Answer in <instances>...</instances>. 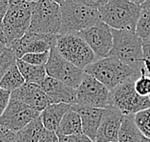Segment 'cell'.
I'll return each instance as SVG.
<instances>
[{"label":"cell","instance_id":"6da1fadb","mask_svg":"<svg viewBox=\"0 0 150 142\" xmlns=\"http://www.w3.org/2000/svg\"><path fill=\"white\" fill-rule=\"evenodd\" d=\"M35 1L10 0L8 11L1 23V42L6 48L22 38L29 31Z\"/></svg>","mask_w":150,"mask_h":142},{"label":"cell","instance_id":"7a4b0ae2","mask_svg":"<svg viewBox=\"0 0 150 142\" xmlns=\"http://www.w3.org/2000/svg\"><path fill=\"white\" fill-rule=\"evenodd\" d=\"M84 72L98 80L110 92L127 80H136L141 75V72L113 56L96 60L84 70Z\"/></svg>","mask_w":150,"mask_h":142},{"label":"cell","instance_id":"3957f363","mask_svg":"<svg viewBox=\"0 0 150 142\" xmlns=\"http://www.w3.org/2000/svg\"><path fill=\"white\" fill-rule=\"evenodd\" d=\"M142 1L128 0H107L98 12L100 20L114 30L136 31L138 19L141 13Z\"/></svg>","mask_w":150,"mask_h":142},{"label":"cell","instance_id":"277c9868","mask_svg":"<svg viewBox=\"0 0 150 142\" xmlns=\"http://www.w3.org/2000/svg\"><path fill=\"white\" fill-rule=\"evenodd\" d=\"M57 2L61 11V28L58 34H79L100 20L98 10L84 5L81 0Z\"/></svg>","mask_w":150,"mask_h":142},{"label":"cell","instance_id":"5b68a950","mask_svg":"<svg viewBox=\"0 0 150 142\" xmlns=\"http://www.w3.org/2000/svg\"><path fill=\"white\" fill-rule=\"evenodd\" d=\"M112 30L113 47L109 56L118 58L134 70L141 72L144 68L142 40L136 32L129 30Z\"/></svg>","mask_w":150,"mask_h":142},{"label":"cell","instance_id":"8992f818","mask_svg":"<svg viewBox=\"0 0 150 142\" xmlns=\"http://www.w3.org/2000/svg\"><path fill=\"white\" fill-rule=\"evenodd\" d=\"M56 48L65 60L83 71L98 60L92 49L79 34H57Z\"/></svg>","mask_w":150,"mask_h":142},{"label":"cell","instance_id":"52a82bcc","mask_svg":"<svg viewBox=\"0 0 150 142\" xmlns=\"http://www.w3.org/2000/svg\"><path fill=\"white\" fill-rule=\"evenodd\" d=\"M61 28V11L57 1H35L29 32L57 35Z\"/></svg>","mask_w":150,"mask_h":142},{"label":"cell","instance_id":"ba28073f","mask_svg":"<svg viewBox=\"0 0 150 142\" xmlns=\"http://www.w3.org/2000/svg\"><path fill=\"white\" fill-rule=\"evenodd\" d=\"M136 80H127L110 92V106L117 108L123 115H135L150 108L149 97H144L135 91Z\"/></svg>","mask_w":150,"mask_h":142},{"label":"cell","instance_id":"9c48e42d","mask_svg":"<svg viewBox=\"0 0 150 142\" xmlns=\"http://www.w3.org/2000/svg\"><path fill=\"white\" fill-rule=\"evenodd\" d=\"M110 91L93 76L85 74L76 89V105L79 107L106 109L110 106Z\"/></svg>","mask_w":150,"mask_h":142},{"label":"cell","instance_id":"30bf717a","mask_svg":"<svg viewBox=\"0 0 150 142\" xmlns=\"http://www.w3.org/2000/svg\"><path fill=\"white\" fill-rule=\"evenodd\" d=\"M45 68L48 76L64 83L75 90L81 83L85 75L83 70H80L68 62L58 53L56 44L51 48L50 57Z\"/></svg>","mask_w":150,"mask_h":142},{"label":"cell","instance_id":"8fae6325","mask_svg":"<svg viewBox=\"0 0 150 142\" xmlns=\"http://www.w3.org/2000/svg\"><path fill=\"white\" fill-rule=\"evenodd\" d=\"M40 112L31 108L21 101L11 98L8 107L0 116V126L17 133L33 120L39 117Z\"/></svg>","mask_w":150,"mask_h":142},{"label":"cell","instance_id":"7c38bea8","mask_svg":"<svg viewBox=\"0 0 150 142\" xmlns=\"http://www.w3.org/2000/svg\"><path fill=\"white\" fill-rule=\"evenodd\" d=\"M94 52L98 59L109 56L113 47L111 28L100 20L94 26L79 32Z\"/></svg>","mask_w":150,"mask_h":142},{"label":"cell","instance_id":"4fadbf2b","mask_svg":"<svg viewBox=\"0 0 150 142\" xmlns=\"http://www.w3.org/2000/svg\"><path fill=\"white\" fill-rule=\"evenodd\" d=\"M57 35L43 34L27 32L22 38L13 42L8 48L13 52L17 59H21L26 53H39L50 52L56 44Z\"/></svg>","mask_w":150,"mask_h":142},{"label":"cell","instance_id":"5bb4252c","mask_svg":"<svg viewBox=\"0 0 150 142\" xmlns=\"http://www.w3.org/2000/svg\"><path fill=\"white\" fill-rule=\"evenodd\" d=\"M123 115L118 109L109 106L104 109L103 115L98 130L96 142H118V136Z\"/></svg>","mask_w":150,"mask_h":142},{"label":"cell","instance_id":"9a60e30c","mask_svg":"<svg viewBox=\"0 0 150 142\" xmlns=\"http://www.w3.org/2000/svg\"><path fill=\"white\" fill-rule=\"evenodd\" d=\"M11 98H14L41 112L49 105L53 104L41 87L36 84H25L14 92L11 93Z\"/></svg>","mask_w":150,"mask_h":142},{"label":"cell","instance_id":"2e32d148","mask_svg":"<svg viewBox=\"0 0 150 142\" xmlns=\"http://www.w3.org/2000/svg\"><path fill=\"white\" fill-rule=\"evenodd\" d=\"M39 86L44 91L53 104L65 103L71 106L76 105V90L64 83L47 75L44 81Z\"/></svg>","mask_w":150,"mask_h":142},{"label":"cell","instance_id":"e0dca14e","mask_svg":"<svg viewBox=\"0 0 150 142\" xmlns=\"http://www.w3.org/2000/svg\"><path fill=\"white\" fill-rule=\"evenodd\" d=\"M80 116L82 124V134L89 137L93 142H96L98 130L100 128L104 109L79 107L78 105L72 106Z\"/></svg>","mask_w":150,"mask_h":142},{"label":"cell","instance_id":"ac0fdd59","mask_svg":"<svg viewBox=\"0 0 150 142\" xmlns=\"http://www.w3.org/2000/svg\"><path fill=\"white\" fill-rule=\"evenodd\" d=\"M71 109L72 106L69 104H51L40 112L39 118L46 130L52 131V132H57L63 116Z\"/></svg>","mask_w":150,"mask_h":142},{"label":"cell","instance_id":"d6986e66","mask_svg":"<svg viewBox=\"0 0 150 142\" xmlns=\"http://www.w3.org/2000/svg\"><path fill=\"white\" fill-rule=\"evenodd\" d=\"M57 136H74L82 134V124L80 116L74 109H71L63 116L57 131Z\"/></svg>","mask_w":150,"mask_h":142},{"label":"cell","instance_id":"ffe728a7","mask_svg":"<svg viewBox=\"0 0 150 142\" xmlns=\"http://www.w3.org/2000/svg\"><path fill=\"white\" fill-rule=\"evenodd\" d=\"M16 65L23 76L25 83L40 85L47 77L45 66H35L24 62L21 59H17Z\"/></svg>","mask_w":150,"mask_h":142},{"label":"cell","instance_id":"44dd1931","mask_svg":"<svg viewBox=\"0 0 150 142\" xmlns=\"http://www.w3.org/2000/svg\"><path fill=\"white\" fill-rule=\"evenodd\" d=\"M144 137L135 123L134 115H123L118 142H142Z\"/></svg>","mask_w":150,"mask_h":142},{"label":"cell","instance_id":"7402d4cb","mask_svg":"<svg viewBox=\"0 0 150 142\" xmlns=\"http://www.w3.org/2000/svg\"><path fill=\"white\" fill-rule=\"evenodd\" d=\"M45 128L39 117L33 120L22 130L16 133V142H38Z\"/></svg>","mask_w":150,"mask_h":142},{"label":"cell","instance_id":"603a6c76","mask_svg":"<svg viewBox=\"0 0 150 142\" xmlns=\"http://www.w3.org/2000/svg\"><path fill=\"white\" fill-rule=\"evenodd\" d=\"M24 84L25 80L23 76L21 75L19 69L17 68V65L14 64L2 77L1 81H0V88L13 93L21 88Z\"/></svg>","mask_w":150,"mask_h":142},{"label":"cell","instance_id":"cb8c5ba5","mask_svg":"<svg viewBox=\"0 0 150 142\" xmlns=\"http://www.w3.org/2000/svg\"><path fill=\"white\" fill-rule=\"evenodd\" d=\"M135 32L142 41L150 40V10L142 8Z\"/></svg>","mask_w":150,"mask_h":142},{"label":"cell","instance_id":"d4e9b609","mask_svg":"<svg viewBox=\"0 0 150 142\" xmlns=\"http://www.w3.org/2000/svg\"><path fill=\"white\" fill-rule=\"evenodd\" d=\"M134 119L142 136L150 138V108L136 114L134 115Z\"/></svg>","mask_w":150,"mask_h":142},{"label":"cell","instance_id":"484cf974","mask_svg":"<svg viewBox=\"0 0 150 142\" xmlns=\"http://www.w3.org/2000/svg\"><path fill=\"white\" fill-rule=\"evenodd\" d=\"M135 91L141 96L148 97L150 96V76L146 74L144 68L141 70V75L134 83Z\"/></svg>","mask_w":150,"mask_h":142},{"label":"cell","instance_id":"4316f807","mask_svg":"<svg viewBox=\"0 0 150 142\" xmlns=\"http://www.w3.org/2000/svg\"><path fill=\"white\" fill-rule=\"evenodd\" d=\"M17 58L14 56L13 52L9 48H6L1 54H0V81H1L2 77L9 69L16 64Z\"/></svg>","mask_w":150,"mask_h":142},{"label":"cell","instance_id":"83f0119b","mask_svg":"<svg viewBox=\"0 0 150 142\" xmlns=\"http://www.w3.org/2000/svg\"><path fill=\"white\" fill-rule=\"evenodd\" d=\"M50 57V52L39 53H26L21 60L35 66H46Z\"/></svg>","mask_w":150,"mask_h":142},{"label":"cell","instance_id":"f1b7e54d","mask_svg":"<svg viewBox=\"0 0 150 142\" xmlns=\"http://www.w3.org/2000/svg\"><path fill=\"white\" fill-rule=\"evenodd\" d=\"M142 53H144V68L150 76V40L142 41Z\"/></svg>","mask_w":150,"mask_h":142},{"label":"cell","instance_id":"f546056e","mask_svg":"<svg viewBox=\"0 0 150 142\" xmlns=\"http://www.w3.org/2000/svg\"><path fill=\"white\" fill-rule=\"evenodd\" d=\"M59 142H93L85 134H74V136H57Z\"/></svg>","mask_w":150,"mask_h":142},{"label":"cell","instance_id":"4dcf8cb0","mask_svg":"<svg viewBox=\"0 0 150 142\" xmlns=\"http://www.w3.org/2000/svg\"><path fill=\"white\" fill-rule=\"evenodd\" d=\"M0 142H16V133L0 126Z\"/></svg>","mask_w":150,"mask_h":142},{"label":"cell","instance_id":"1f68e13d","mask_svg":"<svg viewBox=\"0 0 150 142\" xmlns=\"http://www.w3.org/2000/svg\"><path fill=\"white\" fill-rule=\"evenodd\" d=\"M10 99H11V93L0 88V116L3 115L6 108L8 107Z\"/></svg>","mask_w":150,"mask_h":142},{"label":"cell","instance_id":"d6a6232c","mask_svg":"<svg viewBox=\"0 0 150 142\" xmlns=\"http://www.w3.org/2000/svg\"><path fill=\"white\" fill-rule=\"evenodd\" d=\"M38 142H59V138H58L56 132H52V131L45 129Z\"/></svg>","mask_w":150,"mask_h":142},{"label":"cell","instance_id":"836d02e7","mask_svg":"<svg viewBox=\"0 0 150 142\" xmlns=\"http://www.w3.org/2000/svg\"><path fill=\"white\" fill-rule=\"evenodd\" d=\"M10 1L8 0H0V24L2 23V20L4 18L5 14L8 11Z\"/></svg>","mask_w":150,"mask_h":142},{"label":"cell","instance_id":"e575fe53","mask_svg":"<svg viewBox=\"0 0 150 142\" xmlns=\"http://www.w3.org/2000/svg\"><path fill=\"white\" fill-rule=\"evenodd\" d=\"M141 8L150 10V1H148V0H144V1L142 2V4L141 5Z\"/></svg>","mask_w":150,"mask_h":142},{"label":"cell","instance_id":"d590c367","mask_svg":"<svg viewBox=\"0 0 150 142\" xmlns=\"http://www.w3.org/2000/svg\"><path fill=\"white\" fill-rule=\"evenodd\" d=\"M5 49H6V46L4 44H2L1 42H0V54H1L3 52H4Z\"/></svg>","mask_w":150,"mask_h":142},{"label":"cell","instance_id":"8d00e7d4","mask_svg":"<svg viewBox=\"0 0 150 142\" xmlns=\"http://www.w3.org/2000/svg\"><path fill=\"white\" fill-rule=\"evenodd\" d=\"M1 34H2V31H1V24H0V42H1ZM2 44H3V43H2Z\"/></svg>","mask_w":150,"mask_h":142},{"label":"cell","instance_id":"74e56055","mask_svg":"<svg viewBox=\"0 0 150 142\" xmlns=\"http://www.w3.org/2000/svg\"><path fill=\"white\" fill-rule=\"evenodd\" d=\"M148 97H149V100H150V96H148Z\"/></svg>","mask_w":150,"mask_h":142}]
</instances>
